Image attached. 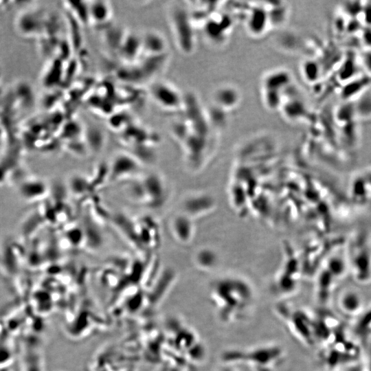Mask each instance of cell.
<instances>
[{
	"mask_svg": "<svg viewBox=\"0 0 371 371\" xmlns=\"http://www.w3.org/2000/svg\"><path fill=\"white\" fill-rule=\"evenodd\" d=\"M90 21L100 23L108 21L111 15V8L106 1H93L89 5Z\"/></svg>",
	"mask_w": 371,
	"mask_h": 371,
	"instance_id": "obj_6",
	"label": "cell"
},
{
	"mask_svg": "<svg viewBox=\"0 0 371 371\" xmlns=\"http://www.w3.org/2000/svg\"><path fill=\"white\" fill-rule=\"evenodd\" d=\"M340 306L345 312L353 314L352 313H355L360 308L361 304L359 297L356 294L346 293L342 296Z\"/></svg>",
	"mask_w": 371,
	"mask_h": 371,
	"instance_id": "obj_9",
	"label": "cell"
},
{
	"mask_svg": "<svg viewBox=\"0 0 371 371\" xmlns=\"http://www.w3.org/2000/svg\"><path fill=\"white\" fill-rule=\"evenodd\" d=\"M219 371H241V370H239L236 366L225 364V366L224 367H222Z\"/></svg>",
	"mask_w": 371,
	"mask_h": 371,
	"instance_id": "obj_10",
	"label": "cell"
},
{
	"mask_svg": "<svg viewBox=\"0 0 371 371\" xmlns=\"http://www.w3.org/2000/svg\"><path fill=\"white\" fill-rule=\"evenodd\" d=\"M210 300L218 319L224 324H233L249 315L254 306L255 293L245 280L225 276L211 284Z\"/></svg>",
	"mask_w": 371,
	"mask_h": 371,
	"instance_id": "obj_1",
	"label": "cell"
},
{
	"mask_svg": "<svg viewBox=\"0 0 371 371\" xmlns=\"http://www.w3.org/2000/svg\"><path fill=\"white\" fill-rule=\"evenodd\" d=\"M140 168L139 161L129 153H120L113 160L110 177L113 180L122 179L136 174Z\"/></svg>",
	"mask_w": 371,
	"mask_h": 371,
	"instance_id": "obj_4",
	"label": "cell"
},
{
	"mask_svg": "<svg viewBox=\"0 0 371 371\" xmlns=\"http://www.w3.org/2000/svg\"><path fill=\"white\" fill-rule=\"evenodd\" d=\"M190 223L184 216L175 217L172 223V230L175 236L180 241H186L191 234Z\"/></svg>",
	"mask_w": 371,
	"mask_h": 371,
	"instance_id": "obj_8",
	"label": "cell"
},
{
	"mask_svg": "<svg viewBox=\"0 0 371 371\" xmlns=\"http://www.w3.org/2000/svg\"><path fill=\"white\" fill-rule=\"evenodd\" d=\"M221 358L226 365L245 366L251 371H276L282 365L285 352L278 344H265L243 350H227Z\"/></svg>",
	"mask_w": 371,
	"mask_h": 371,
	"instance_id": "obj_2",
	"label": "cell"
},
{
	"mask_svg": "<svg viewBox=\"0 0 371 371\" xmlns=\"http://www.w3.org/2000/svg\"><path fill=\"white\" fill-rule=\"evenodd\" d=\"M142 46L148 53L157 56L164 49L165 45L161 35L150 32L142 38Z\"/></svg>",
	"mask_w": 371,
	"mask_h": 371,
	"instance_id": "obj_7",
	"label": "cell"
},
{
	"mask_svg": "<svg viewBox=\"0 0 371 371\" xmlns=\"http://www.w3.org/2000/svg\"><path fill=\"white\" fill-rule=\"evenodd\" d=\"M278 313L282 319L284 321L287 328L297 338L304 342L309 343L312 339V333L311 324H308L307 317L300 311H293L290 308L280 305L277 307Z\"/></svg>",
	"mask_w": 371,
	"mask_h": 371,
	"instance_id": "obj_3",
	"label": "cell"
},
{
	"mask_svg": "<svg viewBox=\"0 0 371 371\" xmlns=\"http://www.w3.org/2000/svg\"><path fill=\"white\" fill-rule=\"evenodd\" d=\"M150 93L156 103L163 107L172 109L179 105V93L174 87L166 82H158L153 85Z\"/></svg>",
	"mask_w": 371,
	"mask_h": 371,
	"instance_id": "obj_5",
	"label": "cell"
}]
</instances>
